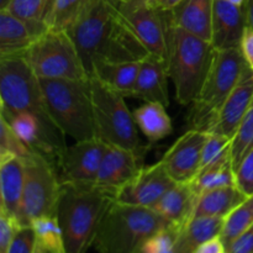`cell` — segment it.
<instances>
[{
  "label": "cell",
  "mask_w": 253,
  "mask_h": 253,
  "mask_svg": "<svg viewBox=\"0 0 253 253\" xmlns=\"http://www.w3.org/2000/svg\"><path fill=\"white\" fill-rule=\"evenodd\" d=\"M229 1L234 2V4H237V5H244L245 0H229Z\"/></svg>",
  "instance_id": "cell-45"
},
{
  "label": "cell",
  "mask_w": 253,
  "mask_h": 253,
  "mask_svg": "<svg viewBox=\"0 0 253 253\" xmlns=\"http://www.w3.org/2000/svg\"><path fill=\"white\" fill-rule=\"evenodd\" d=\"M24 163L25 184L19 221L31 225L36 217L56 215L62 182L53 162L39 151H31Z\"/></svg>",
  "instance_id": "cell-10"
},
{
  "label": "cell",
  "mask_w": 253,
  "mask_h": 253,
  "mask_svg": "<svg viewBox=\"0 0 253 253\" xmlns=\"http://www.w3.org/2000/svg\"><path fill=\"white\" fill-rule=\"evenodd\" d=\"M141 61L106 62L94 63L89 77H95L109 88L119 91L125 96L132 95L133 86L140 71Z\"/></svg>",
  "instance_id": "cell-24"
},
{
  "label": "cell",
  "mask_w": 253,
  "mask_h": 253,
  "mask_svg": "<svg viewBox=\"0 0 253 253\" xmlns=\"http://www.w3.org/2000/svg\"><path fill=\"white\" fill-rule=\"evenodd\" d=\"M39 78H89L76 42L63 30H47L22 54Z\"/></svg>",
  "instance_id": "cell-9"
},
{
  "label": "cell",
  "mask_w": 253,
  "mask_h": 253,
  "mask_svg": "<svg viewBox=\"0 0 253 253\" xmlns=\"http://www.w3.org/2000/svg\"><path fill=\"white\" fill-rule=\"evenodd\" d=\"M47 29L36 26L6 10H0V57L22 56Z\"/></svg>",
  "instance_id": "cell-19"
},
{
  "label": "cell",
  "mask_w": 253,
  "mask_h": 253,
  "mask_svg": "<svg viewBox=\"0 0 253 253\" xmlns=\"http://www.w3.org/2000/svg\"><path fill=\"white\" fill-rule=\"evenodd\" d=\"M253 225V195L246 198L237 208H235L224 220V229L221 239L225 246H229L235 239L240 236Z\"/></svg>",
  "instance_id": "cell-31"
},
{
  "label": "cell",
  "mask_w": 253,
  "mask_h": 253,
  "mask_svg": "<svg viewBox=\"0 0 253 253\" xmlns=\"http://www.w3.org/2000/svg\"><path fill=\"white\" fill-rule=\"evenodd\" d=\"M178 232L179 227L173 225L163 227L146 240L140 253H174Z\"/></svg>",
  "instance_id": "cell-34"
},
{
  "label": "cell",
  "mask_w": 253,
  "mask_h": 253,
  "mask_svg": "<svg viewBox=\"0 0 253 253\" xmlns=\"http://www.w3.org/2000/svg\"><path fill=\"white\" fill-rule=\"evenodd\" d=\"M198 194L190 182L175 183L162 198L153 205L152 209L165 217L170 225L182 227L194 214Z\"/></svg>",
  "instance_id": "cell-22"
},
{
  "label": "cell",
  "mask_w": 253,
  "mask_h": 253,
  "mask_svg": "<svg viewBox=\"0 0 253 253\" xmlns=\"http://www.w3.org/2000/svg\"><path fill=\"white\" fill-rule=\"evenodd\" d=\"M143 167V157L133 151L108 146L99 167L95 184L118 192Z\"/></svg>",
  "instance_id": "cell-17"
},
{
  "label": "cell",
  "mask_w": 253,
  "mask_h": 253,
  "mask_svg": "<svg viewBox=\"0 0 253 253\" xmlns=\"http://www.w3.org/2000/svg\"><path fill=\"white\" fill-rule=\"evenodd\" d=\"M108 146L98 137L64 146L56 161L61 182L95 183Z\"/></svg>",
  "instance_id": "cell-11"
},
{
  "label": "cell",
  "mask_w": 253,
  "mask_h": 253,
  "mask_svg": "<svg viewBox=\"0 0 253 253\" xmlns=\"http://www.w3.org/2000/svg\"><path fill=\"white\" fill-rule=\"evenodd\" d=\"M247 26L244 5L229 0H214L211 44L215 49L240 47Z\"/></svg>",
  "instance_id": "cell-16"
},
{
  "label": "cell",
  "mask_w": 253,
  "mask_h": 253,
  "mask_svg": "<svg viewBox=\"0 0 253 253\" xmlns=\"http://www.w3.org/2000/svg\"><path fill=\"white\" fill-rule=\"evenodd\" d=\"M232 142H234L232 137L215 132H208L207 141L203 148L199 170L215 167V166L232 163Z\"/></svg>",
  "instance_id": "cell-30"
},
{
  "label": "cell",
  "mask_w": 253,
  "mask_h": 253,
  "mask_svg": "<svg viewBox=\"0 0 253 253\" xmlns=\"http://www.w3.org/2000/svg\"><path fill=\"white\" fill-rule=\"evenodd\" d=\"M246 198L247 195L237 185L208 190L198 197L193 216H216L225 219Z\"/></svg>",
  "instance_id": "cell-25"
},
{
  "label": "cell",
  "mask_w": 253,
  "mask_h": 253,
  "mask_svg": "<svg viewBox=\"0 0 253 253\" xmlns=\"http://www.w3.org/2000/svg\"><path fill=\"white\" fill-rule=\"evenodd\" d=\"M95 136L110 146L127 148L145 158L147 146L138 136L133 113L125 95L109 88L95 77H89Z\"/></svg>",
  "instance_id": "cell-7"
},
{
  "label": "cell",
  "mask_w": 253,
  "mask_h": 253,
  "mask_svg": "<svg viewBox=\"0 0 253 253\" xmlns=\"http://www.w3.org/2000/svg\"><path fill=\"white\" fill-rule=\"evenodd\" d=\"M116 193L95 183L62 182L56 216L63 231L67 253L91 249L100 222Z\"/></svg>",
  "instance_id": "cell-2"
},
{
  "label": "cell",
  "mask_w": 253,
  "mask_h": 253,
  "mask_svg": "<svg viewBox=\"0 0 253 253\" xmlns=\"http://www.w3.org/2000/svg\"><path fill=\"white\" fill-rule=\"evenodd\" d=\"M224 217L193 216L178 232L174 253H195L204 242L221 236Z\"/></svg>",
  "instance_id": "cell-23"
},
{
  "label": "cell",
  "mask_w": 253,
  "mask_h": 253,
  "mask_svg": "<svg viewBox=\"0 0 253 253\" xmlns=\"http://www.w3.org/2000/svg\"><path fill=\"white\" fill-rule=\"evenodd\" d=\"M21 226L14 215L0 209V253H7L12 239Z\"/></svg>",
  "instance_id": "cell-38"
},
{
  "label": "cell",
  "mask_w": 253,
  "mask_h": 253,
  "mask_svg": "<svg viewBox=\"0 0 253 253\" xmlns=\"http://www.w3.org/2000/svg\"><path fill=\"white\" fill-rule=\"evenodd\" d=\"M88 0H56L47 26L49 30L69 31L83 11Z\"/></svg>",
  "instance_id": "cell-32"
},
{
  "label": "cell",
  "mask_w": 253,
  "mask_h": 253,
  "mask_svg": "<svg viewBox=\"0 0 253 253\" xmlns=\"http://www.w3.org/2000/svg\"><path fill=\"white\" fill-rule=\"evenodd\" d=\"M150 53L166 58L167 56V11L153 6L120 10Z\"/></svg>",
  "instance_id": "cell-14"
},
{
  "label": "cell",
  "mask_w": 253,
  "mask_h": 253,
  "mask_svg": "<svg viewBox=\"0 0 253 253\" xmlns=\"http://www.w3.org/2000/svg\"><path fill=\"white\" fill-rule=\"evenodd\" d=\"M226 253H253V225L227 246Z\"/></svg>",
  "instance_id": "cell-39"
},
{
  "label": "cell",
  "mask_w": 253,
  "mask_h": 253,
  "mask_svg": "<svg viewBox=\"0 0 253 253\" xmlns=\"http://www.w3.org/2000/svg\"><path fill=\"white\" fill-rule=\"evenodd\" d=\"M208 132L190 128L163 155V167L177 183L190 182L198 174Z\"/></svg>",
  "instance_id": "cell-13"
},
{
  "label": "cell",
  "mask_w": 253,
  "mask_h": 253,
  "mask_svg": "<svg viewBox=\"0 0 253 253\" xmlns=\"http://www.w3.org/2000/svg\"><path fill=\"white\" fill-rule=\"evenodd\" d=\"M236 185L247 195H253V147L235 168Z\"/></svg>",
  "instance_id": "cell-36"
},
{
  "label": "cell",
  "mask_w": 253,
  "mask_h": 253,
  "mask_svg": "<svg viewBox=\"0 0 253 253\" xmlns=\"http://www.w3.org/2000/svg\"><path fill=\"white\" fill-rule=\"evenodd\" d=\"M175 183L162 162L158 161L155 165L141 168L135 177L116 192V200L126 204L153 208Z\"/></svg>",
  "instance_id": "cell-12"
},
{
  "label": "cell",
  "mask_w": 253,
  "mask_h": 253,
  "mask_svg": "<svg viewBox=\"0 0 253 253\" xmlns=\"http://www.w3.org/2000/svg\"><path fill=\"white\" fill-rule=\"evenodd\" d=\"M215 48L180 27L173 26L167 19V68L173 82L175 99L180 105H192L208 76Z\"/></svg>",
  "instance_id": "cell-3"
},
{
  "label": "cell",
  "mask_w": 253,
  "mask_h": 253,
  "mask_svg": "<svg viewBox=\"0 0 253 253\" xmlns=\"http://www.w3.org/2000/svg\"><path fill=\"white\" fill-rule=\"evenodd\" d=\"M183 0H157L155 5H153V7H157V9L163 10V11H170V10L174 9Z\"/></svg>",
  "instance_id": "cell-43"
},
{
  "label": "cell",
  "mask_w": 253,
  "mask_h": 253,
  "mask_svg": "<svg viewBox=\"0 0 253 253\" xmlns=\"http://www.w3.org/2000/svg\"><path fill=\"white\" fill-rule=\"evenodd\" d=\"M244 9L245 14H246L247 26L253 27V0H245Z\"/></svg>",
  "instance_id": "cell-44"
},
{
  "label": "cell",
  "mask_w": 253,
  "mask_h": 253,
  "mask_svg": "<svg viewBox=\"0 0 253 253\" xmlns=\"http://www.w3.org/2000/svg\"><path fill=\"white\" fill-rule=\"evenodd\" d=\"M31 150L27 147L11 130L10 125L4 118L0 116V153H14L19 157L25 158L30 155Z\"/></svg>",
  "instance_id": "cell-35"
},
{
  "label": "cell",
  "mask_w": 253,
  "mask_h": 253,
  "mask_svg": "<svg viewBox=\"0 0 253 253\" xmlns=\"http://www.w3.org/2000/svg\"><path fill=\"white\" fill-rule=\"evenodd\" d=\"M54 1L56 0H10L7 6L2 10L11 12L30 24L48 30L47 22Z\"/></svg>",
  "instance_id": "cell-29"
},
{
  "label": "cell",
  "mask_w": 253,
  "mask_h": 253,
  "mask_svg": "<svg viewBox=\"0 0 253 253\" xmlns=\"http://www.w3.org/2000/svg\"><path fill=\"white\" fill-rule=\"evenodd\" d=\"M157 0H116L120 10H130L140 6H153Z\"/></svg>",
  "instance_id": "cell-42"
},
{
  "label": "cell",
  "mask_w": 253,
  "mask_h": 253,
  "mask_svg": "<svg viewBox=\"0 0 253 253\" xmlns=\"http://www.w3.org/2000/svg\"><path fill=\"white\" fill-rule=\"evenodd\" d=\"M31 225L36 234L35 253H67L63 231L56 215L36 217Z\"/></svg>",
  "instance_id": "cell-27"
},
{
  "label": "cell",
  "mask_w": 253,
  "mask_h": 253,
  "mask_svg": "<svg viewBox=\"0 0 253 253\" xmlns=\"http://www.w3.org/2000/svg\"><path fill=\"white\" fill-rule=\"evenodd\" d=\"M246 64L240 47L215 49L207 78L192 103L189 115L192 128L205 132L211 131L222 105L239 83Z\"/></svg>",
  "instance_id": "cell-6"
},
{
  "label": "cell",
  "mask_w": 253,
  "mask_h": 253,
  "mask_svg": "<svg viewBox=\"0 0 253 253\" xmlns=\"http://www.w3.org/2000/svg\"><path fill=\"white\" fill-rule=\"evenodd\" d=\"M168 68L166 58L148 53L141 59L140 71L133 86V98L146 101H155L163 105H169L167 89Z\"/></svg>",
  "instance_id": "cell-18"
},
{
  "label": "cell",
  "mask_w": 253,
  "mask_h": 253,
  "mask_svg": "<svg viewBox=\"0 0 253 253\" xmlns=\"http://www.w3.org/2000/svg\"><path fill=\"white\" fill-rule=\"evenodd\" d=\"M36 234L32 225H22L10 244L7 253H35Z\"/></svg>",
  "instance_id": "cell-37"
},
{
  "label": "cell",
  "mask_w": 253,
  "mask_h": 253,
  "mask_svg": "<svg viewBox=\"0 0 253 253\" xmlns=\"http://www.w3.org/2000/svg\"><path fill=\"white\" fill-rule=\"evenodd\" d=\"M212 9L214 0H183L174 9L167 11V19L173 26L211 41Z\"/></svg>",
  "instance_id": "cell-20"
},
{
  "label": "cell",
  "mask_w": 253,
  "mask_h": 253,
  "mask_svg": "<svg viewBox=\"0 0 253 253\" xmlns=\"http://www.w3.org/2000/svg\"><path fill=\"white\" fill-rule=\"evenodd\" d=\"M0 99L1 116L29 111L59 131L47 111L40 78L22 56L0 57Z\"/></svg>",
  "instance_id": "cell-8"
},
{
  "label": "cell",
  "mask_w": 253,
  "mask_h": 253,
  "mask_svg": "<svg viewBox=\"0 0 253 253\" xmlns=\"http://www.w3.org/2000/svg\"><path fill=\"white\" fill-rule=\"evenodd\" d=\"M25 184L24 158L14 153H0L1 208L19 220Z\"/></svg>",
  "instance_id": "cell-21"
},
{
  "label": "cell",
  "mask_w": 253,
  "mask_h": 253,
  "mask_svg": "<svg viewBox=\"0 0 253 253\" xmlns=\"http://www.w3.org/2000/svg\"><path fill=\"white\" fill-rule=\"evenodd\" d=\"M68 32L88 76L98 61H141L150 53L126 21L116 0H88Z\"/></svg>",
  "instance_id": "cell-1"
},
{
  "label": "cell",
  "mask_w": 253,
  "mask_h": 253,
  "mask_svg": "<svg viewBox=\"0 0 253 253\" xmlns=\"http://www.w3.org/2000/svg\"><path fill=\"white\" fill-rule=\"evenodd\" d=\"M40 84L47 111L64 136L74 141L96 137L89 78H40Z\"/></svg>",
  "instance_id": "cell-5"
},
{
  "label": "cell",
  "mask_w": 253,
  "mask_h": 253,
  "mask_svg": "<svg viewBox=\"0 0 253 253\" xmlns=\"http://www.w3.org/2000/svg\"><path fill=\"white\" fill-rule=\"evenodd\" d=\"M190 184L198 197L208 190L236 185V173H235L234 165L226 163V165L215 166L199 170L198 174L190 180Z\"/></svg>",
  "instance_id": "cell-28"
},
{
  "label": "cell",
  "mask_w": 253,
  "mask_h": 253,
  "mask_svg": "<svg viewBox=\"0 0 253 253\" xmlns=\"http://www.w3.org/2000/svg\"><path fill=\"white\" fill-rule=\"evenodd\" d=\"M253 99V69L246 64L239 83L236 84L229 98L220 110L216 123L209 132L235 137L250 104Z\"/></svg>",
  "instance_id": "cell-15"
},
{
  "label": "cell",
  "mask_w": 253,
  "mask_h": 253,
  "mask_svg": "<svg viewBox=\"0 0 253 253\" xmlns=\"http://www.w3.org/2000/svg\"><path fill=\"white\" fill-rule=\"evenodd\" d=\"M245 61L253 69V27L246 26L240 44Z\"/></svg>",
  "instance_id": "cell-40"
},
{
  "label": "cell",
  "mask_w": 253,
  "mask_h": 253,
  "mask_svg": "<svg viewBox=\"0 0 253 253\" xmlns=\"http://www.w3.org/2000/svg\"><path fill=\"white\" fill-rule=\"evenodd\" d=\"M169 225L152 208L115 200L101 220L91 249L101 253H140L148 237Z\"/></svg>",
  "instance_id": "cell-4"
},
{
  "label": "cell",
  "mask_w": 253,
  "mask_h": 253,
  "mask_svg": "<svg viewBox=\"0 0 253 253\" xmlns=\"http://www.w3.org/2000/svg\"><path fill=\"white\" fill-rule=\"evenodd\" d=\"M253 147V99L247 113L237 130L232 142V163L234 168L239 166L242 158Z\"/></svg>",
  "instance_id": "cell-33"
},
{
  "label": "cell",
  "mask_w": 253,
  "mask_h": 253,
  "mask_svg": "<svg viewBox=\"0 0 253 253\" xmlns=\"http://www.w3.org/2000/svg\"><path fill=\"white\" fill-rule=\"evenodd\" d=\"M167 106L155 101H146L133 111L138 130L151 141L157 142L172 135L173 124L166 111Z\"/></svg>",
  "instance_id": "cell-26"
},
{
  "label": "cell",
  "mask_w": 253,
  "mask_h": 253,
  "mask_svg": "<svg viewBox=\"0 0 253 253\" xmlns=\"http://www.w3.org/2000/svg\"><path fill=\"white\" fill-rule=\"evenodd\" d=\"M195 253H226V246L221 236H217L204 242Z\"/></svg>",
  "instance_id": "cell-41"
}]
</instances>
